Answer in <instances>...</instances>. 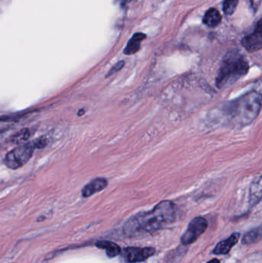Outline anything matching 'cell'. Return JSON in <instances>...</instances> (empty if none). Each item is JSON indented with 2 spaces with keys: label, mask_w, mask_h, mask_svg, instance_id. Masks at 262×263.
Segmentation results:
<instances>
[{
  "label": "cell",
  "mask_w": 262,
  "mask_h": 263,
  "mask_svg": "<svg viewBox=\"0 0 262 263\" xmlns=\"http://www.w3.org/2000/svg\"><path fill=\"white\" fill-rule=\"evenodd\" d=\"M95 246L98 249H104L109 258H114L121 253L119 245L110 241H98L95 242Z\"/></svg>",
  "instance_id": "11"
},
{
  "label": "cell",
  "mask_w": 262,
  "mask_h": 263,
  "mask_svg": "<svg viewBox=\"0 0 262 263\" xmlns=\"http://www.w3.org/2000/svg\"><path fill=\"white\" fill-rule=\"evenodd\" d=\"M145 37H146V36L144 33H141V32L135 34L131 38L128 44H127L126 47L124 50V53L127 55H133V54L136 53L140 50L141 43L145 39Z\"/></svg>",
  "instance_id": "10"
},
{
  "label": "cell",
  "mask_w": 262,
  "mask_h": 263,
  "mask_svg": "<svg viewBox=\"0 0 262 263\" xmlns=\"http://www.w3.org/2000/svg\"><path fill=\"white\" fill-rule=\"evenodd\" d=\"M262 238V230L261 229H255L244 234L242 238L244 245H252L259 242Z\"/></svg>",
  "instance_id": "14"
},
{
  "label": "cell",
  "mask_w": 262,
  "mask_h": 263,
  "mask_svg": "<svg viewBox=\"0 0 262 263\" xmlns=\"http://www.w3.org/2000/svg\"><path fill=\"white\" fill-rule=\"evenodd\" d=\"M249 70L246 58L238 50H231L225 55L221 62L215 84L219 89L228 87L244 77Z\"/></svg>",
  "instance_id": "3"
},
{
  "label": "cell",
  "mask_w": 262,
  "mask_h": 263,
  "mask_svg": "<svg viewBox=\"0 0 262 263\" xmlns=\"http://www.w3.org/2000/svg\"><path fill=\"white\" fill-rule=\"evenodd\" d=\"M29 135H30V132L29 130H22V131L19 132L15 134L12 137V142H15V143H20V142H23L26 140Z\"/></svg>",
  "instance_id": "16"
},
{
  "label": "cell",
  "mask_w": 262,
  "mask_h": 263,
  "mask_svg": "<svg viewBox=\"0 0 262 263\" xmlns=\"http://www.w3.org/2000/svg\"><path fill=\"white\" fill-rule=\"evenodd\" d=\"M208 222L203 217L194 218L189 223L187 230L185 232L181 242L183 245H189L195 242L207 230Z\"/></svg>",
  "instance_id": "5"
},
{
  "label": "cell",
  "mask_w": 262,
  "mask_h": 263,
  "mask_svg": "<svg viewBox=\"0 0 262 263\" xmlns=\"http://www.w3.org/2000/svg\"><path fill=\"white\" fill-rule=\"evenodd\" d=\"M175 219V207L168 200L161 202L151 211H144L131 217L123 226L127 237H139L153 233L171 224Z\"/></svg>",
  "instance_id": "1"
},
{
  "label": "cell",
  "mask_w": 262,
  "mask_h": 263,
  "mask_svg": "<svg viewBox=\"0 0 262 263\" xmlns=\"http://www.w3.org/2000/svg\"><path fill=\"white\" fill-rule=\"evenodd\" d=\"M240 238V234L235 233L231 237H228L227 239L223 240L218 242L213 250L214 255H226L230 252L231 249L235 246L238 242Z\"/></svg>",
  "instance_id": "9"
},
{
  "label": "cell",
  "mask_w": 262,
  "mask_h": 263,
  "mask_svg": "<svg viewBox=\"0 0 262 263\" xmlns=\"http://www.w3.org/2000/svg\"><path fill=\"white\" fill-rule=\"evenodd\" d=\"M124 65H125V62H124V61H120V62H117V63L111 69L110 71L108 73L106 77L108 78V77L113 76V74L117 73V72L120 71V70L123 68Z\"/></svg>",
  "instance_id": "17"
},
{
  "label": "cell",
  "mask_w": 262,
  "mask_h": 263,
  "mask_svg": "<svg viewBox=\"0 0 262 263\" xmlns=\"http://www.w3.org/2000/svg\"><path fill=\"white\" fill-rule=\"evenodd\" d=\"M221 21V16L219 12L214 8L209 9L204 16L203 23L211 28L218 26Z\"/></svg>",
  "instance_id": "12"
},
{
  "label": "cell",
  "mask_w": 262,
  "mask_h": 263,
  "mask_svg": "<svg viewBox=\"0 0 262 263\" xmlns=\"http://www.w3.org/2000/svg\"><path fill=\"white\" fill-rule=\"evenodd\" d=\"M35 149L33 142L21 145L9 151L4 158V163L11 169H17L24 166L32 158Z\"/></svg>",
  "instance_id": "4"
},
{
  "label": "cell",
  "mask_w": 262,
  "mask_h": 263,
  "mask_svg": "<svg viewBox=\"0 0 262 263\" xmlns=\"http://www.w3.org/2000/svg\"><path fill=\"white\" fill-rule=\"evenodd\" d=\"M155 253L152 247H127L121 252V256L127 263H136L145 261Z\"/></svg>",
  "instance_id": "6"
},
{
  "label": "cell",
  "mask_w": 262,
  "mask_h": 263,
  "mask_svg": "<svg viewBox=\"0 0 262 263\" xmlns=\"http://www.w3.org/2000/svg\"><path fill=\"white\" fill-rule=\"evenodd\" d=\"M241 44L249 53L262 50V18L256 24L253 32L243 38Z\"/></svg>",
  "instance_id": "7"
},
{
  "label": "cell",
  "mask_w": 262,
  "mask_h": 263,
  "mask_svg": "<svg viewBox=\"0 0 262 263\" xmlns=\"http://www.w3.org/2000/svg\"><path fill=\"white\" fill-rule=\"evenodd\" d=\"M207 263H220V261L218 259H214V260H210V261L208 262Z\"/></svg>",
  "instance_id": "19"
},
{
  "label": "cell",
  "mask_w": 262,
  "mask_h": 263,
  "mask_svg": "<svg viewBox=\"0 0 262 263\" xmlns=\"http://www.w3.org/2000/svg\"><path fill=\"white\" fill-rule=\"evenodd\" d=\"M108 185V181L105 178H96L86 184L82 190V196L88 198L97 192L105 189Z\"/></svg>",
  "instance_id": "8"
},
{
  "label": "cell",
  "mask_w": 262,
  "mask_h": 263,
  "mask_svg": "<svg viewBox=\"0 0 262 263\" xmlns=\"http://www.w3.org/2000/svg\"><path fill=\"white\" fill-rule=\"evenodd\" d=\"M262 105V94L251 91L223 107L222 112L229 124L243 127L251 124L259 116Z\"/></svg>",
  "instance_id": "2"
},
{
  "label": "cell",
  "mask_w": 262,
  "mask_h": 263,
  "mask_svg": "<svg viewBox=\"0 0 262 263\" xmlns=\"http://www.w3.org/2000/svg\"><path fill=\"white\" fill-rule=\"evenodd\" d=\"M262 199V177L254 182L250 188V200L251 203H257Z\"/></svg>",
  "instance_id": "13"
},
{
  "label": "cell",
  "mask_w": 262,
  "mask_h": 263,
  "mask_svg": "<svg viewBox=\"0 0 262 263\" xmlns=\"http://www.w3.org/2000/svg\"><path fill=\"white\" fill-rule=\"evenodd\" d=\"M33 143H34L36 148L41 149L47 144V140L45 137H41V138H39V139L33 141Z\"/></svg>",
  "instance_id": "18"
},
{
  "label": "cell",
  "mask_w": 262,
  "mask_h": 263,
  "mask_svg": "<svg viewBox=\"0 0 262 263\" xmlns=\"http://www.w3.org/2000/svg\"><path fill=\"white\" fill-rule=\"evenodd\" d=\"M238 0H225L223 3V12L226 16H231L236 12Z\"/></svg>",
  "instance_id": "15"
}]
</instances>
